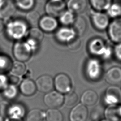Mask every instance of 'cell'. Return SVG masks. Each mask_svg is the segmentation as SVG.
I'll list each match as a JSON object with an SVG mask.
<instances>
[{"instance_id":"cell-31","label":"cell","mask_w":121,"mask_h":121,"mask_svg":"<svg viewBox=\"0 0 121 121\" xmlns=\"http://www.w3.org/2000/svg\"><path fill=\"white\" fill-rule=\"evenodd\" d=\"M47 121H63V117L61 112L56 109H49L45 113Z\"/></svg>"},{"instance_id":"cell-17","label":"cell","mask_w":121,"mask_h":121,"mask_svg":"<svg viewBox=\"0 0 121 121\" xmlns=\"http://www.w3.org/2000/svg\"><path fill=\"white\" fill-rule=\"evenodd\" d=\"M105 79L107 83L112 85L121 83V68L114 66L108 69L105 75Z\"/></svg>"},{"instance_id":"cell-2","label":"cell","mask_w":121,"mask_h":121,"mask_svg":"<svg viewBox=\"0 0 121 121\" xmlns=\"http://www.w3.org/2000/svg\"><path fill=\"white\" fill-rule=\"evenodd\" d=\"M88 49L92 54L104 60H109L113 55V48L100 37L90 39L88 43Z\"/></svg>"},{"instance_id":"cell-39","label":"cell","mask_w":121,"mask_h":121,"mask_svg":"<svg viewBox=\"0 0 121 121\" xmlns=\"http://www.w3.org/2000/svg\"><path fill=\"white\" fill-rule=\"evenodd\" d=\"M8 78L9 83L11 84L15 85L18 84L19 81V78L18 77V76L16 75H10Z\"/></svg>"},{"instance_id":"cell-15","label":"cell","mask_w":121,"mask_h":121,"mask_svg":"<svg viewBox=\"0 0 121 121\" xmlns=\"http://www.w3.org/2000/svg\"><path fill=\"white\" fill-rule=\"evenodd\" d=\"M37 89L42 93H47L52 90L54 87V81L52 77L48 75H43L36 80Z\"/></svg>"},{"instance_id":"cell-36","label":"cell","mask_w":121,"mask_h":121,"mask_svg":"<svg viewBox=\"0 0 121 121\" xmlns=\"http://www.w3.org/2000/svg\"><path fill=\"white\" fill-rule=\"evenodd\" d=\"M102 116L101 109L98 107H95L91 111L90 114V119L92 121H98Z\"/></svg>"},{"instance_id":"cell-13","label":"cell","mask_w":121,"mask_h":121,"mask_svg":"<svg viewBox=\"0 0 121 121\" xmlns=\"http://www.w3.org/2000/svg\"><path fill=\"white\" fill-rule=\"evenodd\" d=\"M56 40L62 43H67L77 35L72 26H64L58 28L55 31Z\"/></svg>"},{"instance_id":"cell-34","label":"cell","mask_w":121,"mask_h":121,"mask_svg":"<svg viewBox=\"0 0 121 121\" xmlns=\"http://www.w3.org/2000/svg\"><path fill=\"white\" fill-rule=\"evenodd\" d=\"M78 100V95L75 92H69L64 97V103L68 107L75 106Z\"/></svg>"},{"instance_id":"cell-9","label":"cell","mask_w":121,"mask_h":121,"mask_svg":"<svg viewBox=\"0 0 121 121\" xmlns=\"http://www.w3.org/2000/svg\"><path fill=\"white\" fill-rule=\"evenodd\" d=\"M59 21L56 17L46 14L41 17L38 26L45 33L55 32L59 26Z\"/></svg>"},{"instance_id":"cell-1","label":"cell","mask_w":121,"mask_h":121,"mask_svg":"<svg viewBox=\"0 0 121 121\" xmlns=\"http://www.w3.org/2000/svg\"><path fill=\"white\" fill-rule=\"evenodd\" d=\"M30 27L25 19L12 18L5 22L4 31L8 37L17 41L26 37Z\"/></svg>"},{"instance_id":"cell-19","label":"cell","mask_w":121,"mask_h":121,"mask_svg":"<svg viewBox=\"0 0 121 121\" xmlns=\"http://www.w3.org/2000/svg\"><path fill=\"white\" fill-rule=\"evenodd\" d=\"M104 114L105 119L110 121H121V104L107 105Z\"/></svg>"},{"instance_id":"cell-42","label":"cell","mask_w":121,"mask_h":121,"mask_svg":"<svg viewBox=\"0 0 121 121\" xmlns=\"http://www.w3.org/2000/svg\"><path fill=\"white\" fill-rule=\"evenodd\" d=\"M100 121H109L106 119H102V120H100Z\"/></svg>"},{"instance_id":"cell-7","label":"cell","mask_w":121,"mask_h":121,"mask_svg":"<svg viewBox=\"0 0 121 121\" xmlns=\"http://www.w3.org/2000/svg\"><path fill=\"white\" fill-rule=\"evenodd\" d=\"M66 9V2L65 0H48L44 6L46 14L56 18Z\"/></svg>"},{"instance_id":"cell-3","label":"cell","mask_w":121,"mask_h":121,"mask_svg":"<svg viewBox=\"0 0 121 121\" xmlns=\"http://www.w3.org/2000/svg\"><path fill=\"white\" fill-rule=\"evenodd\" d=\"M90 19L93 27L99 32L106 31L111 20L106 12L93 9L90 12Z\"/></svg>"},{"instance_id":"cell-23","label":"cell","mask_w":121,"mask_h":121,"mask_svg":"<svg viewBox=\"0 0 121 121\" xmlns=\"http://www.w3.org/2000/svg\"><path fill=\"white\" fill-rule=\"evenodd\" d=\"M72 27L75 30L77 35L80 37L84 35L86 31L87 28L86 20L83 16L80 15L76 16Z\"/></svg>"},{"instance_id":"cell-21","label":"cell","mask_w":121,"mask_h":121,"mask_svg":"<svg viewBox=\"0 0 121 121\" xmlns=\"http://www.w3.org/2000/svg\"><path fill=\"white\" fill-rule=\"evenodd\" d=\"M98 95L97 93L91 89L85 91L81 97V101L85 106H93L98 101Z\"/></svg>"},{"instance_id":"cell-12","label":"cell","mask_w":121,"mask_h":121,"mask_svg":"<svg viewBox=\"0 0 121 121\" xmlns=\"http://www.w3.org/2000/svg\"><path fill=\"white\" fill-rule=\"evenodd\" d=\"M44 104L51 109H57L62 106L64 96L58 91H51L46 93L43 98Z\"/></svg>"},{"instance_id":"cell-20","label":"cell","mask_w":121,"mask_h":121,"mask_svg":"<svg viewBox=\"0 0 121 121\" xmlns=\"http://www.w3.org/2000/svg\"><path fill=\"white\" fill-rule=\"evenodd\" d=\"M25 113V109L23 105L19 104L10 105L7 110V114L9 118L21 119Z\"/></svg>"},{"instance_id":"cell-40","label":"cell","mask_w":121,"mask_h":121,"mask_svg":"<svg viewBox=\"0 0 121 121\" xmlns=\"http://www.w3.org/2000/svg\"><path fill=\"white\" fill-rule=\"evenodd\" d=\"M5 22L0 18V33L4 30Z\"/></svg>"},{"instance_id":"cell-43","label":"cell","mask_w":121,"mask_h":121,"mask_svg":"<svg viewBox=\"0 0 121 121\" xmlns=\"http://www.w3.org/2000/svg\"><path fill=\"white\" fill-rule=\"evenodd\" d=\"M4 1V0H0V6L1 5V4H2V3Z\"/></svg>"},{"instance_id":"cell-5","label":"cell","mask_w":121,"mask_h":121,"mask_svg":"<svg viewBox=\"0 0 121 121\" xmlns=\"http://www.w3.org/2000/svg\"><path fill=\"white\" fill-rule=\"evenodd\" d=\"M106 32L111 42L114 44L121 43V17L111 20Z\"/></svg>"},{"instance_id":"cell-38","label":"cell","mask_w":121,"mask_h":121,"mask_svg":"<svg viewBox=\"0 0 121 121\" xmlns=\"http://www.w3.org/2000/svg\"><path fill=\"white\" fill-rule=\"evenodd\" d=\"M8 78L4 73H0V91H2L9 84Z\"/></svg>"},{"instance_id":"cell-35","label":"cell","mask_w":121,"mask_h":121,"mask_svg":"<svg viewBox=\"0 0 121 121\" xmlns=\"http://www.w3.org/2000/svg\"><path fill=\"white\" fill-rule=\"evenodd\" d=\"M66 44L68 47L71 50L75 51L78 49L81 44V41L80 38V36L77 35Z\"/></svg>"},{"instance_id":"cell-27","label":"cell","mask_w":121,"mask_h":121,"mask_svg":"<svg viewBox=\"0 0 121 121\" xmlns=\"http://www.w3.org/2000/svg\"><path fill=\"white\" fill-rule=\"evenodd\" d=\"M41 16L37 11L33 9L27 11L25 18L30 27L38 26Z\"/></svg>"},{"instance_id":"cell-11","label":"cell","mask_w":121,"mask_h":121,"mask_svg":"<svg viewBox=\"0 0 121 121\" xmlns=\"http://www.w3.org/2000/svg\"><path fill=\"white\" fill-rule=\"evenodd\" d=\"M54 86L57 91L61 94L70 92L72 88V82L70 78L65 73L56 75L54 80Z\"/></svg>"},{"instance_id":"cell-4","label":"cell","mask_w":121,"mask_h":121,"mask_svg":"<svg viewBox=\"0 0 121 121\" xmlns=\"http://www.w3.org/2000/svg\"><path fill=\"white\" fill-rule=\"evenodd\" d=\"M33 49L25 40L17 41L13 47V54L18 61L24 62L28 60L33 53Z\"/></svg>"},{"instance_id":"cell-32","label":"cell","mask_w":121,"mask_h":121,"mask_svg":"<svg viewBox=\"0 0 121 121\" xmlns=\"http://www.w3.org/2000/svg\"><path fill=\"white\" fill-rule=\"evenodd\" d=\"M3 95L8 99H13L17 95V89L15 85L8 84L2 91Z\"/></svg>"},{"instance_id":"cell-25","label":"cell","mask_w":121,"mask_h":121,"mask_svg":"<svg viewBox=\"0 0 121 121\" xmlns=\"http://www.w3.org/2000/svg\"><path fill=\"white\" fill-rule=\"evenodd\" d=\"M76 17V15L69 10H65L58 17L59 23L64 26H72Z\"/></svg>"},{"instance_id":"cell-18","label":"cell","mask_w":121,"mask_h":121,"mask_svg":"<svg viewBox=\"0 0 121 121\" xmlns=\"http://www.w3.org/2000/svg\"><path fill=\"white\" fill-rule=\"evenodd\" d=\"M66 2V9L76 15L84 12L87 6V0H68Z\"/></svg>"},{"instance_id":"cell-16","label":"cell","mask_w":121,"mask_h":121,"mask_svg":"<svg viewBox=\"0 0 121 121\" xmlns=\"http://www.w3.org/2000/svg\"><path fill=\"white\" fill-rule=\"evenodd\" d=\"M88 110L85 105L79 104L75 105L69 113L70 121H86L88 117Z\"/></svg>"},{"instance_id":"cell-8","label":"cell","mask_w":121,"mask_h":121,"mask_svg":"<svg viewBox=\"0 0 121 121\" xmlns=\"http://www.w3.org/2000/svg\"><path fill=\"white\" fill-rule=\"evenodd\" d=\"M43 33L38 26L30 27L25 37V41L33 51L35 50L42 42L44 37Z\"/></svg>"},{"instance_id":"cell-22","label":"cell","mask_w":121,"mask_h":121,"mask_svg":"<svg viewBox=\"0 0 121 121\" xmlns=\"http://www.w3.org/2000/svg\"><path fill=\"white\" fill-rule=\"evenodd\" d=\"M19 89L21 93L26 96L33 95L37 90L35 83L30 79L24 80L20 84Z\"/></svg>"},{"instance_id":"cell-44","label":"cell","mask_w":121,"mask_h":121,"mask_svg":"<svg viewBox=\"0 0 121 121\" xmlns=\"http://www.w3.org/2000/svg\"></svg>"},{"instance_id":"cell-24","label":"cell","mask_w":121,"mask_h":121,"mask_svg":"<svg viewBox=\"0 0 121 121\" xmlns=\"http://www.w3.org/2000/svg\"><path fill=\"white\" fill-rule=\"evenodd\" d=\"M114 0H88L92 9L106 12Z\"/></svg>"},{"instance_id":"cell-28","label":"cell","mask_w":121,"mask_h":121,"mask_svg":"<svg viewBox=\"0 0 121 121\" xmlns=\"http://www.w3.org/2000/svg\"><path fill=\"white\" fill-rule=\"evenodd\" d=\"M45 117V113L38 109H34L27 113L26 121H43Z\"/></svg>"},{"instance_id":"cell-37","label":"cell","mask_w":121,"mask_h":121,"mask_svg":"<svg viewBox=\"0 0 121 121\" xmlns=\"http://www.w3.org/2000/svg\"><path fill=\"white\" fill-rule=\"evenodd\" d=\"M113 55L117 60L121 61V43H115L113 47Z\"/></svg>"},{"instance_id":"cell-29","label":"cell","mask_w":121,"mask_h":121,"mask_svg":"<svg viewBox=\"0 0 121 121\" xmlns=\"http://www.w3.org/2000/svg\"><path fill=\"white\" fill-rule=\"evenodd\" d=\"M17 8L22 11H28L34 8L35 0H14Z\"/></svg>"},{"instance_id":"cell-41","label":"cell","mask_w":121,"mask_h":121,"mask_svg":"<svg viewBox=\"0 0 121 121\" xmlns=\"http://www.w3.org/2000/svg\"><path fill=\"white\" fill-rule=\"evenodd\" d=\"M4 121H23L21 119H12L10 118H7Z\"/></svg>"},{"instance_id":"cell-6","label":"cell","mask_w":121,"mask_h":121,"mask_svg":"<svg viewBox=\"0 0 121 121\" xmlns=\"http://www.w3.org/2000/svg\"><path fill=\"white\" fill-rule=\"evenodd\" d=\"M86 73L92 80H97L102 76L103 67L101 61L96 58L88 60L86 65Z\"/></svg>"},{"instance_id":"cell-26","label":"cell","mask_w":121,"mask_h":121,"mask_svg":"<svg viewBox=\"0 0 121 121\" xmlns=\"http://www.w3.org/2000/svg\"><path fill=\"white\" fill-rule=\"evenodd\" d=\"M106 13L111 19L121 17V1L114 0Z\"/></svg>"},{"instance_id":"cell-30","label":"cell","mask_w":121,"mask_h":121,"mask_svg":"<svg viewBox=\"0 0 121 121\" xmlns=\"http://www.w3.org/2000/svg\"><path fill=\"white\" fill-rule=\"evenodd\" d=\"M12 64L11 59L8 56L0 54V73H4L10 70Z\"/></svg>"},{"instance_id":"cell-14","label":"cell","mask_w":121,"mask_h":121,"mask_svg":"<svg viewBox=\"0 0 121 121\" xmlns=\"http://www.w3.org/2000/svg\"><path fill=\"white\" fill-rule=\"evenodd\" d=\"M17 9L14 2L11 0H4L0 6V18L5 22L12 18Z\"/></svg>"},{"instance_id":"cell-10","label":"cell","mask_w":121,"mask_h":121,"mask_svg":"<svg viewBox=\"0 0 121 121\" xmlns=\"http://www.w3.org/2000/svg\"><path fill=\"white\" fill-rule=\"evenodd\" d=\"M104 100L107 105L121 104V89L114 86L108 87L104 92Z\"/></svg>"},{"instance_id":"cell-33","label":"cell","mask_w":121,"mask_h":121,"mask_svg":"<svg viewBox=\"0 0 121 121\" xmlns=\"http://www.w3.org/2000/svg\"><path fill=\"white\" fill-rule=\"evenodd\" d=\"M10 70L13 74L22 76L26 72V66L23 62L17 60L13 63Z\"/></svg>"}]
</instances>
